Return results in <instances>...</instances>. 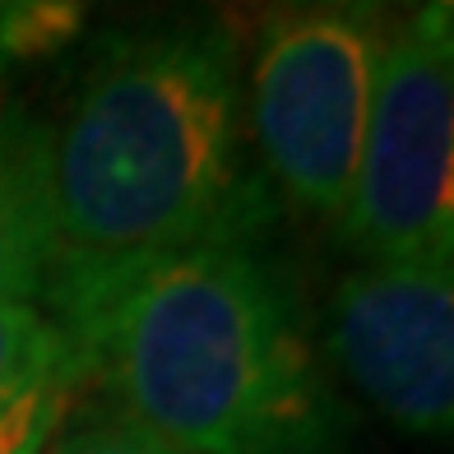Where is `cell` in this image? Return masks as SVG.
<instances>
[{"label": "cell", "mask_w": 454, "mask_h": 454, "mask_svg": "<svg viewBox=\"0 0 454 454\" xmlns=\"http://www.w3.org/2000/svg\"><path fill=\"white\" fill-rule=\"evenodd\" d=\"M56 301L209 241L260 237L270 185L251 162L246 70L223 14H153L98 37L47 126Z\"/></svg>", "instance_id": "obj_1"}, {"label": "cell", "mask_w": 454, "mask_h": 454, "mask_svg": "<svg viewBox=\"0 0 454 454\" xmlns=\"http://www.w3.org/2000/svg\"><path fill=\"white\" fill-rule=\"evenodd\" d=\"M74 376L181 454H343L348 403L260 237L209 241L47 301Z\"/></svg>", "instance_id": "obj_2"}, {"label": "cell", "mask_w": 454, "mask_h": 454, "mask_svg": "<svg viewBox=\"0 0 454 454\" xmlns=\"http://www.w3.org/2000/svg\"><path fill=\"white\" fill-rule=\"evenodd\" d=\"M399 19L380 5H287L264 19L246 84L260 176L293 209L339 223L353 200L376 79Z\"/></svg>", "instance_id": "obj_3"}, {"label": "cell", "mask_w": 454, "mask_h": 454, "mask_svg": "<svg viewBox=\"0 0 454 454\" xmlns=\"http://www.w3.org/2000/svg\"><path fill=\"white\" fill-rule=\"evenodd\" d=\"M339 227L366 264L454 274V19L445 5H422L389 37Z\"/></svg>", "instance_id": "obj_4"}, {"label": "cell", "mask_w": 454, "mask_h": 454, "mask_svg": "<svg viewBox=\"0 0 454 454\" xmlns=\"http://www.w3.org/2000/svg\"><path fill=\"white\" fill-rule=\"evenodd\" d=\"M325 362L399 431L454 441V274H348L325 311Z\"/></svg>", "instance_id": "obj_5"}, {"label": "cell", "mask_w": 454, "mask_h": 454, "mask_svg": "<svg viewBox=\"0 0 454 454\" xmlns=\"http://www.w3.org/2000/svg\"><path fill=\"white\" fill-rule=\"evenodd\" d=\"M51 283L47 126L0 112V301H37Z\"/></svg>", "instance_id": "obj_6"}, {"label": "cell", "mask_w": 454, "mask_h": 454, "mask_svg": "<svg viewBox=\"0 0 454 454\" xmlns=\"http://www.w3.org/2000/svg\"><path fill=\"white\" fill-rule=\"evenodd\" d=\"M56 376H74L70 343L56 320L28 301H0V408Z\"/></svg>", "instance_id": "obj_7"}, {"label": "cell", "mask_w": 454, "mask_h": 454, "mask_svg": "<svg viewBox=\"0 0 454 454\" xmlns=\"http://www.w3.org/2000/svg\"><path fill=\"white\" fill-rule=\"evenodd\" d=\"M79 28H84V5H51V0L0 5V60L60 56Z\"/></svg>", "instance_id": "obj_8"}, {"label": "cell", "mask_w": 454, "mask_h": 454, "mask_svg": "<svg viewBox=\"0 0 454 454\" xmlns=\"http://www.w3.org/2000/svg\"><path fill=\"white\" fill-rule=\"evenodd\" d=\"M70 389L74 376H56L0 408V454H47L51 436L60 431V418H66Z\"/></svg>", "instance_id": "obj_9"}, {"label": "cell", "mask_w": 454, "mask_h": 454, "mask_svg": "<svg viewBox=\"0 0 454 454\" xmlns=\"http://www.w3.org/2000/svg\"><path fill=\"white\" fill-rule=\"evenodd\" d=\"M47 454H181V450L162 445L158 436L112 418V412H93V418H79L74 427L56 431Z\"/></svg>", "instance_id": "obj_10"}, {"label": "cell", "mask_w": 454, "mask_h": 454, "mask_svg": "<svg viewBox=\"0 0 454 454\" xmlns=\"http://www.w3.org/2000/svg\"><path fill=\"white\" fill-rule=\"evenodd\" d=\"M445 10H450V19H454V0H450V5H445Z\"/></svg>", "instance_id": "obj_11"}]
</instances>
